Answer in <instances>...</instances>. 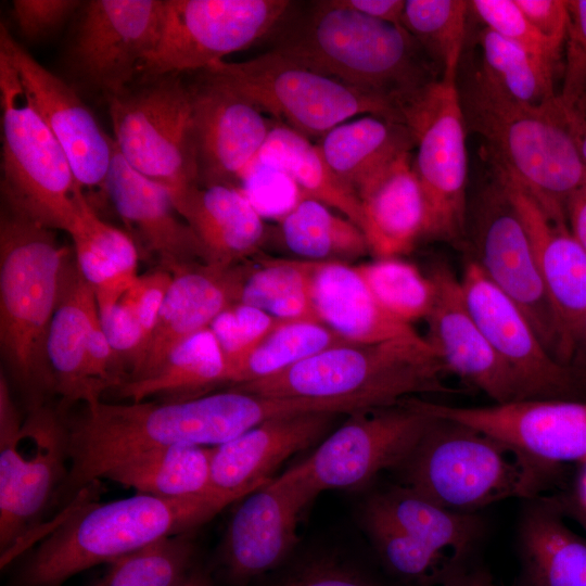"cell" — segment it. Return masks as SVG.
Listing matches in <instances>:
<instances>
[{
	"instance_id": "cell-51",
	"label": "cell",
	"mask_w": 586,
	"mask_h": 586,
	"mask_svg": "<svg viewBox=\"0 0 586 586\" xmlns=\"http://www.w3.org/2000/svg\"><path fill=\"white\" fill-rule=\"evenodd\" d=\"M171 279L173 275L162 268L143 276H138L125 290L126 300L136 315L143 335L144 345L142 354L157 322L160 310Z\"/></svg>"
},
{
	"instance_id": "cell-13",
	"label": "cell",
	"mask_w": 586,
	"mask_h": 586,
	"mask_svg": "<svg viewBox=\"0 0 586 586\" xmlns=\"http://www.w3.org/2000/svg\"><path fill=\"white\" fill-rule=\"evenodd\" d=\"M470 221L466 246L469 258L524 313L546 348L568 364L560 324L531 239L497 179L479 195Z\"/></svg>"
},
{
	"instance_id": "cell-26",
	"label": "cell",
	"mask_w": 586,
	"mask_h": 586,
	"mask_svg": "<svg viewBox=\"0 0 586 586\" xmlns=\"http://www.w3.org/2000/svg\"><path fill=\"white\" fill-rule=\"evenodd\" d=\"M102 190L146 250L158 257L163 269L173 275L195 264H208L200 240L178 214L168 189L131 168L116 145Z\"/></svg>"
},
{
	"instance_id": "cell-11",
	"label": "cell",
	"mask_w": 586,
	"mask_h": 586,
	"mask_svg": "<svg viewBox=\"0 0 586 586\" xmlns=\"http://www.w3.org/2000/svg\"><path fill=\"white\" fill-rule=\"evenodd\" d=\"M415 146L413 170L426 211L425 239L467 246L468 153L458 78H438L402 109Z\"/></svg>"
},
{
	"instance_id": "cell-33",
	"label": "cell",
	"mask_w": 586,
	"mask_h": 586,
	"mask_svg": "<svg viewBox=\"0 0 586 586\" xmlns=\"http://www.w3.org/2000/svg\"><path fill=\"white\" fill-rule=\"evenodd\" d=\"M332 170L356 193L375 174L415 146L400 122L362 115L321 137L317 144Z\"/></svg>"
},
{
	"instance_id": "cell-47",
	"label": "cell",
	"mask_w": 586,
	"mask_h": 586,
	"mask_svg": "<svg viewBox=\"0 0 586 586\" xmlns=\"http://www.w3.org/2000/svg\"><path fill=\"white\" fill-rule=\"evenodd\" d=\"M563 84L557 100L576 129L586 114V0H566Z\"/></svg>"
},
{
	"instance_id": "cell-36",
	"label": "cell",
	"mask_w": 586,
	"mask_h": 586,
	"mask_svg": "<svg viewBox=\"0 0 586 586\" xmlns=\"http://www.w3.org/2000/svg\"><path fill=\"white\" fill-rule=\"evenodd\" d=\"M224 382H228L226 361L214 333L206 328L173 349L153 373L125 381L116 390L131 402L158 394L195 398Z\"/></svg>"
},
{
	"instance_id": "cell-6",
	"label": "cell",
	"mask_w": 586,
	"mask_h": 586,
	"mask_svg": "<svg viewBox=\"0 0 586 586\" xmlns=\"http://www.w3.org/2000/svg\"><path fill=\"white\" fill-rule=\"evenodd\" d=\"M458 90L466 126L484 139L495 173L565 213L568 199L586 181V167L558 100L543 106L517 104L488 90L474 74Z\"/></svg>"
},
{
	"instance_id": "cell-52",
	"label": "cell",
	"mask_w": 586,
	"mask_h": 586,
	"mask_svg": "<svg viewBox=\"0 0 586 586\" xmlns=\"http://www.w3.org/2000/svg\"><path fill=\"white\" fill-rule=\"evenodd\" d=\"M535 30L561 53L568 27L566 0H514Z\"/></svg>"
},
{
	"instance_id": "cell-1",
	"label": "cell",
	"mask_w": 586,
	"mask_h": 586,
	"mask_svg": "<svg viewBox=\"0 0 586 586\" xmlns=\"http://www.w3.org/2000/svg\"><path fill=\"white\" fill-rule=\"evenodd\" d=\"M64 422L69 467L56 493L63 499L138 454L179 444H224L252 428V408L246 394L231 388L170 403L100 399L73 418L64 416Z\"/></svg>"
},
{
	"instance_id": "cell-43",
	"label": "cell",
	"mask_w": 586,
	"mask_h": 586,
	"mask_svg": "<svg viewBox=\"0 0 586 586\" xmlns=\"http://www.w3.org/2000/svg\"><path fill=\"white\" fill-rule=\"evenodd\" d=\"M352 343L321 322L283 320L247 357L233 385L279 373L322 351Z\"/></svg>"
},
{
	"instance_id": "cell-61",
	"label": "cell",
	"mask_w": 586,
	"mask_h": 586,
	"mask_svg": "<svg viewBox=\"0 0 586 586\" xmlns=\"http://www.w3.org/2000/svg\"><path fill=\"white\" fill-rule=\"evenodd\" d=\"M581 352L586 357V316L584 317L576 336H575V354Z\"/></svg>"
},
{
	"instance_id": "cell-16",
	"label": "cell",
	"mask_w": 586,
	"mask_h": 586,
	"mask_svg": "<svg viewBox=\"0 0 586 586\" xmlns=\"http://www.w3.org/2000/svg\"><path fill=\"white\" fill-rule=\"evenodd\" d=\"M466 304L523 399H582L586 379L542 343L524 313L468 258L460 278Z\"/></svg>"
},
{
	"instance_id": "cell-57",
	"label": "cell",
	"mask_w": 586,
	"mask_h": 586,
	"mask_svg": "<svg viewBox=\"0 0 586 586\" xmlns=\"http://www.w3.org/2000/svg\"><path fill=\"white\" fill-rule=\"evenodd\" d=\"M562 513L574 520L586 533V510L577 502L574 496H555Z\"/></svg>"
},
{
	"instance_id": "cell-25",
	"label": "cell",
	"mask_w": 586,
	"mask_h": 586,
	"mask_svg": "<svg viewBox=\"0 0 586 586\" xmlns=\"http://www.w3.org/2000/svg\"><path fill=\"white\" fill-rule=\"evenodd\" d=\"M249 269L240 264H195L173 273L149 343L126 381L153 373L179 344L209 328L224 309L239 303Z\"/></svg>"
},
{
	"instance_id": "cell-21",
	"label": "cell",
	"mask_w": 586,
	"mask_h": 586,
	"mask_svg": "<svg viewBox=\"0 0 586 586\" xmlns=\"http://www.w3.org/2000/svg\"><path fill=\"white\" fill-rule=\"evenodd\" d=\"M0 52L15 68L30 102L62 145L81 189L102 190L114 155L113 138L77 92L13 39L3 23Z\"/></svg>"
},
{
	"instance_id": "cell-48",
	"label": "cell",
	"mask_w": 586,
	"mask_h": 586,
	"mask_svg": "<svg viewBox=\"0 0 586 586\" xmlns=\"http://www.w3.org/2000/svg\"><path fill=\"white\" fill-rule=\"evenodd\" d=\"M469 5L485 27L556 69L561 53L535 30L514 0H473L469 1Z\"/></svg>"
},
{
	"instance_id": "cell-14",
	"label": "cell",
	"mask_w": 586,
	"mask_h": 586,
	"mask_svg": "<svg viewBox=\"0 0 586 586\" xmlns=\"http://www.w3.org/2000/svg\"><path fill=\"white\" fill-rule=\"evenodd\" d=\"M348 415L296 466L318 494L360 488L382 471L395 470L435 419L417 396Z\"/></svg>"
},
{
	"instance_id": "cell-44",
	"label": "cell",
	"mask_w": 586,
	"mask_h": 586,
	"mask_svg": "<svg viewBox=\"0 0 586 586\" xmlns=\"http://www.w3.org/2000/svg\"><path fill=\"white\" fill-rule=\"evenodd\" d=\"M193 533L167 537L109 562L92 586H176L193 569Z\"/></svg>"
},
{
	"instance_id": "cell-42",
	"label": "cell",
	"mask_w": 586,
	"mask_h": 586,
	"mask_svg": "<svg viewBox=\"0 0 586 586\" xmlns=\"http://www.w3.org/2000/svg\"><path fill=\"white\" fill-rule=\"evenodd\" d=\"M469 1L407 0L402 26L441 67L443 78H458L467 35Z\"/></svg>"
},
{
	"instance_id": "cell-5",
	"label": "cell",
	"mask_w": 586,
	"mask_h": 586,
	"mask_svg": "<svg viewBox=\"0 0 586 586\" xmlns=\"http://www.w3.org/2000/svg\"><path fill=\"white\" fill-rule=\"evenodd\" d=\"M553 469L472 426L435 417L393 471L398 485L445 508L475 513L508 498L542 497Z\"/></svg>"
},
{
	"instance_id": "cell-24",
	"label": "cell",
	"mask_w": 586,
	"mask_h": 586,
	"mask_svg": "<svg viewBox=\"0 0 586 586\" xmlns=\"http://www.w3.org/2000/svg\"><path fill=\"white\" fill-rule=\"evenodd\" d=\"M339 415L317 411L275 418L213 447L212 493L237 501L267 484L283 461L320 441Z\"/></svg>"
},
{
	"instance_id": "cell-53",
	"label": "cell",
	"mask_w": 586,
	"mask_h": 586,
	"mask_svg": "<svg viewBox=\"0 0 586 586\" xmlns=\"http://www.w3.org/2000/svg\"><path fill=\"white\" fill-rule=\"evenodd\" d=\"M344 7L371 18L402 26L404 0H339Z\"/></svg>"
},
{
	"instance_id": "cell-55",
	"label": "cell",
	"mask_w": 586,
	"mask_h": 586,
	"mask_svg": "<svg viewBox=\"0 0 586 586\" xmlns=\"http://www.w3.org/2000/svg\"><path fill=\"white\" fill-rule=\"evenodd\" d=\"M565 216L571 233L586 251V181L568 199Z\"/></svg>"
},
{
	"instance_id": "cell-58",
	"label": "cell",
	"mask_w": 586,
	"mask_h": 586,
	"mask_svg": "<svg viewBox=\"0 0 586 586\" xmlns=\"http://www.w3.org/2000/svg\"><path fill=\"white\" fill-rule=\"evenodd\" d=\"M176 586H212V581L204 570L193 566L187 576Z\"/></svg>"
},
{
	"instance_id": "cell-49",
	"label": "cell",
	"mask_w": 586,
	"mask_h": 586,
	"mask_svg": "<svg viewBox=\"0 0 586 586\" xmlns=\"http://www.w3.org/2000/svg\"><path fill=\"white\" fill-rule=\"evenodd\" d=\"M265 586H381L369 574L330 553L306 556Z\"/></svg>"
},
{
	"instance_id": "cell-32",
	"label": "cell",
	"mask_w": 586,
	"mask_h": 586,
	"mask_svg": "<svg viewBox=\"0 0 586 586\" xmlns=\"http://www.w3.org/2000/svg\"><path fill=\"white\" fill-rule=\"evenodd\" d=\"M365 507L462 568L482 530L475 513L445 508L398 484L372 495Z\"/></svg>"
},
{
	"instance_id": "cell-3",
	"label": "cell",
	"mask_w": 586,
	"mask_h": 586,
	"mask_svg": "<svg viewBox=\"0 0 586 586\" xmlns=\"http://www.w3.org/2000/svg\"><path fill=\"white\" fill-rule=\"evenodd\" d=\"M71 256L52 229L4 205L0 219V347L28 410L55 394L47 341Z\"/></svg>"
},
{
	"instance_id": "cell-60",
	"label": "cell",
	"mask_w": 586,
	"mask_h": 586,
	"mask_svg": "<svg viewBox=\"0 0 586 586\" xmlns=\"http://www.w3.org/2000/svg\"><path fill=\"white\" fill-rule=\"evenodd\" d=\"M582 471L578 477L577 493L574 496L577 502L586 510V462L582 464Z\"/></svg>"
},
{
	"instance_id": "cell-27",
	"label": "cell",
	"mask_w": 586,
	"mask_h": 586,
	"mask_svg": "<svg viewBox=\"0 0 586 586\" xmlns=\"http://www.w3.org/2000/svg\"><path fill=\"white\" fill-rule=\"evenodd\" d=\"M98 316L95 290L81 276L75 258L69 256L63 269L47 341L55 394L61 397L58 409L63 415L78 402L100 400L104 392L91 378L87 361L90 331Z\"/></svg>"
},
{
	"instance_id": "cell-10",
	"label": "cell",
	"mask_w": 586,
	"mask_h": 586,
	"mask_svg": "<svg viewBox=\"0 0 586 586\" xmlns=\"http://www.w3.org/2000/svg\"><path fill=\"white\" fill-rule=\"evenodd\" d=\"M298 133L323 137L352 117L375 115L403 122L393 104L314 71L275 49L206 69Z\"/></svg>"
},
{
	"instance_id": "cell-9",
	"label": "cell",
	"mask_w": 586,
	"mask_h": 586,
	"mask_svg": "<svg viewBox=\"0 0 586 586\" xmlns=\"http://www.w3.org/2000/svg\"><path fill=\"white\" fill-rule=\"evenodd\" d=\"M107 101L118 153L168 189L177 207L200 187L190 84L180 74L137 80Z\"/></svg>"
},
{
	"instance_id": "cell-30",
	"label": "cell",
	"mask_w": 586,
	"mask_h": 586,
	"mask_svg": "<svg viewBox=\"0 0 586 586\" xmlns=\"http://www.w3.org/2000/svg\"><path fill=\"white\" fill-rule=\"evenodd\" d=\"M528 502L519 526V586H586V537L568 525L553 497Z\"/></svg>"
},
{
	"instance_id": "cell-23",
	"label": "cell",
	"mask_w": 586,
	"mask_h": 586,
	"mask_svg": "<svg viewBox=\"0 0 586 586\" xmlns=\"http://www.w3.org/2000/svg\"><path fill=\"white\" fill-rule=\"evenodd\" d=\"M521 217L558 318L566 362L575 356V336L586 316V251L573 237L566 216L542 204L509 178L496 174Z\"/></svg>"
},
{
	"instance_id": "cell-7",
	"label": "cell",
	"mask_w": 586,
	"mask_h": 586,
	"mask_svg": "<svg viewBox=\"0 0 586 586\" xmlns=\"http://www.w3.org/2000/svg\"><path fill=\"white\" fill-rule=\"evenodd\" d=\"M418 333L322 351L273 375L232 388L271 397L362 399L380 407L423 393H458Z\"/></svg>"
},
{
	"instance_id": "cell-59",
	"label": "cell",
	"mask_w": 586,
	"mask_h": 586,
	"mask_svg": "<svg viewBox=\"0 0 586 586\" xmlns=\"http://www.w3.org/2000/svg\"><path fill=\"white\" fill-rule=\"evenodd\" d=\"M576 141L582 161L586 167V114L578 123L576 129Z\"/></svg>"
},
{
	"instance_id": "cell-18",
	"label": "cell",
	"mask_w": 586,
	"mask_h": 586,
	"mask_svg": "<svg viewBox=\"0 0 586 586\" xmlns=\"http://www.w3.org/2000/svg\"><path fill=\"white\" fill-rule=\"evenodd\" d=\"M317 495L297 467L246 495L220 547L229 583L244 586L282 566L298 543L301 513Z\"/></svg>"
},
{
	"instance_id": "cell-15",
	"label": "cell",
	"mask_w": 586,
	"mask_h": 586,
	"mask_svg": "<svg viewBox=\"0 0 586 586\" xmlns=\"http://www.w3.org/2000/svg\"><path fill=\"white\" fill-rule=\"evenodd\" d=\"M64 415L49 405L30 409L18 434L0 444L1 566L39 520L68 469Z\"/></svg>"
},
{
	"instance_id": "cell-41",
	"label": "cell",
	"mask_w": 586,
	"mask_h": 586,
	"mask_svg": "<svg viewBox=\"0 0 586 586\" xmlns=\"http://www.w3.org/2000/svg\"><path fill=\"white\" fill-rule=\"evenodd\" d=\"M361 521L382 563L409 586H443L464 570L365 506Z\"/></svg>"
},
{
	"instance_id": "cell-34",
	"label": "cell",
	"mask_w": 586,
	"mask_h": 586,
	"mask_svg": "<svg viewBox=\"0 0 586 586\" xmlns=\"http://www.w3.org/2000/svg\"><path fill=\"white\" fill-rule=\"evenodd\" d=\"M255 163L289 178L301 199H314L335 208L362 231L364 214L357 193L339 178L318 145L305 136L285 125L272 126Z\"/></svg>"
},
{
	"instance_id": "cell-54",
	"label": "cell",
	"mask_w": 586,
	"mask_h": 586,
	"mask_svg": "<svg viewBox=\"0 0 586 586\" xmlns=\"http://www.w3.org/2000/svg\"><path fill=\"white\" fill-rule=\"evenodd\" d=\"M23 422L11 398L7 378L0 374V444L10 442L20 432Z\"/></svg>"
},
{
	"instance_id": "cell-40",
	"label": "cell",
	"mask_w": 586,
	"mask_h": 586,
	"mask_svg": "<svg viewBox=\"0 0 586 586\" xmlns=\"http://www.w3.org/2000/svg\"><path fill=\"white\" fill-rule=\"evenodd\" d=\"M251 267L242 284L240 301L270 316L288 321L317 318L310 281L314 262L305 259H262Z\"/></svg>"
},
{
	"instance_id": "cell-2",
	"label": "cell",
	"mask_w": 586,
	"mask_h": 586,
	"mask_svg": "<svg viewBox=\"0 0 586 586\" xmlns=\"http://www.w3.org/2000/svg\"><path fill=\"white\" fill-rule=\"evenodd\" d=\"M273 49L393 104L400 114L404 105L436 79L424 58L426 52L403 26L371 18L339 0L315 1Z\"/></svg>"
},
{
	"instance_id": "cell-28",
	"label": "cell",
	"mask_w": 586,
	"mask_h": 586,
	"mask_svg": "<svg viewBox=\"0 0 586 586\" xmlns=\"http://www.w3.org/2000/svg\"><path fill=\"white\" fill-rule=\"evenodd\" d=\"M357 195L364 214L362 232L377 258L399 257L425 239L426 203L410 152L370 178Z\"/></svg>"
},
{
	"instance_id": "cell-50",
	"label": "cell",
	"mask_w": 586,
	"mask_h": 586,
	"mask_svg": "<svg viewBox=\"0 0 586 586\" xmlns=\"http://www.w3.org/2000/svg\"><path fill=\"white\" fill-rule=\"evenodd\" d=\"M81 5L77 0H14L12 15L21 35L34 41L58 30Z\"/></svg>"
},
{
	"instance_id": "cell-39",
	"label": "cell",
	"mask_w": 586,
	"mask_h": 586,
	"mask_svg": "<svg viewBox=\"0 0 586 586\" xmlns=\"http://www.w3.org/2000/svg\"><path fill=\"white\" fill-rule=\"evenodd\" d=\"M76 265L94 289L129 283L138 268V251L124 231L102 220L86 196L68 232Z\"/></svg>"
},
{
	"instance_id": "cell-37",
	"label": "cell",
	"mask_w": 586,
	"mask_h": 586,
	"mask_svg": "<svg viewBox=\"0 0 586 586\" xmlns=\"http://www.w3.org/2000/svg\"><path fill=\"white\" fill-rule=\"evenodd\" d=\"M477 40L481 65L474 75L488 90L525 106H543L557 99L555 68L487 27Z\"/></svg>"
},
{
	"instance_id": "cell-29",
	"label": "cell",
	"mask_w": 586,
	"mask_h": 586,
	"mask_svg": "<svg viewBox=\"0 0 586 586\" xmlns=\"http://www.w3.org/2000/svg\"><path fill=\"white\" fill-rule=\"evenodd\" d=\"M310 295L319 321L352 343H373L417 333L378 303L357 266L314 262Z\"/></svg>"
},
{
	"instance_id": "cell-31",
	"label": "cell",
	"mask_w": 586,
	"mask_h": 586,
	"mask_svg": "<svg viewBox=\"0 0 586 586\" xmlns=\"http://www.w3.org/2000/svg\"><path fill=\"white\" fill-rule=\"evenodd\" d=\"M176 209L196 234L208 264H239L264 242L262 215L238 187H199Z\"/></svg>"
},
{
	"instance_id": "cell-12",
	"label": "cell",
	"mask_w": 586,
	"mask_h": 586,
	"mask_svg": "<svg viewBox=\"0 0 586 586\" xmlns=\"http://www.w3.org/2000/svg\"><path fill=\"white\" fill-rule=\"evenodd\" d=\"M288 0H164L155 44L137 80L204 72L286 16Z\"/></svg>"
},
{
	"instance_id": "cell-22",
	"label": "cell",
	"mask_w": 586,
	"mask_h": 586,
	"mask_svg": "<svg viewBox=\"0 0 586 586\" xmlns=\"http://www.w3.org/2000/svg\"><path fill=\"white\" fill-rule=\"evenodd\" d=\"M429 276L435 285V298L425 319V339L446 372L483 392L494 404L521 400L513 375L471 315L460 279L445 264L434 265Z\"/></svg>"
},
{
	"instance_id": "cell-20",
	"label": "cell",
	"mask_w": 586,
	"mask_h": 586,
	"mask_svg": "<svg viewBox=\"0 0 586 586\" xmlns=\"http://www.w3.org/2000/svg\"><path fill=\"white\" fill-rule=\"evenodd\" d=\"M190 84L199 186L238 187L272 128L249 99L204 71Z\"/></svg>"
},
{
	"instance_id": "cell-46",
	"label": "cell",
	"mask_w": 586,
	"mask_h": 586,
	"mask_svg": "<svg viewBox=\"0 0 586 586\" xmlns=\"http://www.w3.org/2000/svg\"><path fill=\"white\" fill-rule=\"evenodd\" d=\"M282 321L243 303L230 305L213 320L209 329L224 355L228 382L232 383L247 357Z\"/></svg>"
},
{
	"instance_id": "cell-8",
	"label": "cell",
	"mask_w": 586,
	"mask_h": 586,
	"mask_svg": "<svg viewBox=\"0 0 586 586\" xmlns=\"http://www.w3.org/2000/svg\"><path fill=\"white\" fill-rule=\"evenodd\" d=\"M1 191L5 206L52 230L69 232L84 190L52 131L0 52Z\"/></svg>"
},
{
	"instance_id": "cell-38",
	"label": "cell",
	"mask_w": 586,
	"mask_h": 586,
	"mask_svg": "<svg viewBox=\"0 0 586 586\" xmlns=\"http://www.w3.org/2000/svg\"><path fill=\"white\" fill-rule=\"evenodd\" d=\"M285 246L301 259L343 262L369 252L361 229L314 199L302 198L280 218Z\"/></svg>"
},
{
	"instance_id": "cell-45",
	"label": "cell",
	"mask_w": 586,
	"mask_h": 586,
	"mask_svg": "<svg viewBox=\"0 0 586 586\" xmlns=\"http://www.w3.org/2000/svg\"><path fill=\"white\" fill-rule=\"evenodd\" d=\"M381 307L394 319L411 326L426 319L435 298L432 278L399 257L377 258L357 265Z\"/></svg>"
},
{
	"instance_id": "cell-17",
	"label": "cell",
	"mask_w": 586,
	"mask_h": 586,
	"mask_svg": "<svg viewBox=\"0 0 586 586\" xmlns=\"http://www.w3.org/2000/svg\"><path fill=\"white\" fill-rule=\"evenodd\" d=\"M164 0H91L82 4L67 50L73 75L107 98L132 86L152 51Z\"/></svg>"
},
{
	"instance_id": "cell-19",
	"label": "cell",
	"mask_w": 586,
	"mask_h": 586,
	"mask_svg": "<svg viewBox=\"0 0 586 586\" xmlns=\"http://www.w3.org/2000/svg\"><path fill=\"white\" fill-rule=\"evenodd\" d=\"M428 411L472 426L550 467L586 462V402L523 399L480 407L424 400Z\"/></svg>"
},
{
	"instance_id": "cell-56",
	"label": "cell",
	"mask_w": 586,
	"mask_h": 586,
	"mask_svg": "<svg viewBox=\"0 0 586 586\" xmlns=\"http://www.w3.org/2000/svg\"><path fill=\"white\" fill-rule=\"evenodd\" d=\"M443 586H496V584L485 570L464 569Z\"/></svg>"
},
{
	"instance_id": "cell-4",
	"label": "cell",
	"mask_w": 586,
	"mask_h": 586,
	"mask_svg": "<svg viewBox=\"0 0 586 586\" xmlns=\"http://www.w3.org/2000/svg\"><path fill=\"white\" fill-rule=\"evenodd\" d=\"M231 502L216 495L162 498L137 493L104 504H85L42 540L16 584L62 586L86 569L192 532Z\"/></svg>"
},
{
	"instance_id": "cell-35",
	"label": "cell",
	"mask_w": 586,
	"mask_h": 586,
	"mask_svg": "<svg viewBox=\"0 0 586 586\" xmlns=\"http://www.w3.org/2000/svg\"><path fill=\"white\" fill-rule=\"evenodd\" d=\"M212 455V447L194 444L156 448L124 460L103 477L137 493L162 498L214 495L211 491Z\"/></svg>"
}]
</instances>
